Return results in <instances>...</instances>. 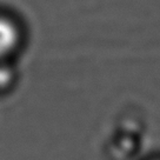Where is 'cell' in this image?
<instances>
[{
    "label": "cell",
    "instance_id": "cell-1",
    "mask_svg": "<svg viewBox=\"0 0 160 160\" xmlns=\"http://www.w3.org/2000/svg\"><path fill=\"white\" fill-rule=\"evenodd\" d=\"M22 34L17 21L0 15V60L14 54L21 44Z\"/></svg>",
    "mask_w": 160,
    "mask_h": 160
}]
</instances>
